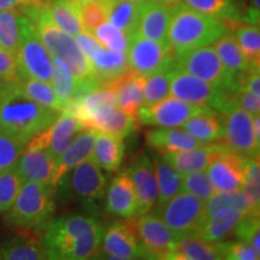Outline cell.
<instances>
[{"mask_svg":"<svg viewBox=\"0 0 260 260\" xmlns=\"http://www.w3.org/2000/svg\"><path fill=\"white\" fill-rule=\"evenodd\" d=\"M246 158L229 147L224 148L207 167V175L214 189L219 191L241 190L245 181Z\"/></svg>","mask_w":260,"mask_h":260,"instance_id":"9a60e30c","label":"cell"},{"mask_svg":"<svg viewBox=\"0 0 260 260\" xmlns=\"http://www.w3.org/2000/svg\"><path fill=\"white\" fill-rule=\"evenodd\" d=\"M220 252L223 259L229 260H258L260 259V251L255 249L248 242L233 241V242H220Z\"/></svg>","mask_w":260,"mask_h":260,"instance_id":"816d5d0a","label":"cell"},{"mask_svg":"<svg viewBox=\"0 0 260 260\" xmlns=\"http://www.w3.org/2000/svg\"><path fill=\"white\" fill-rule=\"evenodd\" d=\"M5 86V81L0 80V95H2V92H3V88H4Z\"/></svg>","mask_w":260,"mask_h":260,"instance_id":"6125c7cd","label":"cell"},{"mask_svg":"<svg viewBox=\"0 0 260 260\" xmlns=\"http://www.w3.org/2000/svg\"><path fill=\"white\" fill-rule=\"evenodd\" d=\"M30 2H31V5H35V6H45V5L50 4L51 0H30Z\"/></svg>","mask_w":260,"mask_h":260,"instance_id":"91938a15","label":"cell"},{"mask_svg":"<svg viewBox=\"0 0 260 260\" xmlns=\"http://www.w3.org/2000/svg\"><path fill=\"white\" fill-rule=\"evenodd\" d=\"M152 162H153L158 184L157 206H160L182 191L183 175L175 170L172 165L169 164L164 158L159 157V155H155Z\"/></svg>","mask_w":260,"mask_h":260,"instance_id":"d6a6232c","label":"cell"},{"mask_svg":"<svg viewBox=\"0 0 260 260\" xmlns=\"http://www.w3.org/2000/svg\"><path fill=\"white\" fill-rule=\"evenodd\" d=\"M16 58L19 73L50 82L53 58L41 42L32 22L23 12L21 17V40Z\"/></svg>","mask_w":260,"mask_h":260,"instance_id":"ba28073f","label":"cell"},{"mask_svg":"<svg viewBox=\"0 0 260 260\" xmlns=\"http://www.w3.org/2000/svg\"><path fill=\"white\" fill-rule=\"evenodd\" d=\"M106 212L121 218H132L138 213V198L128 170L113 178L106 195Z\"/></svg>","mask_w":260,"mask_h":260,"instance_id":"ffe728a7","label":"cell"},{"mask_svg":"<svg viewBox=\"0 0 260 260\" xmlns=\"http://www.w3.org/2000/svg\"><path fill=\"white\" fill-rule=\"evenodd\" d=\"M88 60L100 87L113 82L130 70L125 53L112 51L104 46L99 48Z\"/></svg>","mask_w":260,"mask_h":260,"instance_id":"4316f807","label":"cell"},{"mask_svg":"<svg viewBox=\"0 0 260 260\" xmlns=\"http://www.w3.org/2000/svg\"><path fill=\"white\" fill-rule=\"evenodd\" d=\"M16 83L34 102L39 103L42 106H46L48 109L56 110L58 112L63 111V105H61L59 99H58L57 94L50 82L34 79V77L18 73Z\"/></svg>","mask_w":260,"mask_h":260,"instance_id":"8d00e7d4","label":"cell"},{"mask_svg":"<svg viewBox=\"0 0 260 260\" xmlns=\"http://www.w3.org/2000/svg\"><path fill=\"white\" fill-rule=\"evenodd\" d=\"M92 34L99 40L104 47L110 48L112 51L122 52V53L126 52V48H128V37L122 30H119L118 28H116L115 25L109 23L107 21L100 24Z\"/></svg>","mask_w":260,"mask_h":260,"instance_id":"c3c4849f","label":"cell"},{"mask_svg":"<svg viewBox=\"0 0 260 260\" xmlns=\"http://www.w3.org/2000/svg\"><path fill=\"white\" fill-rule=\"evenodd\" d=\"M226 90L218 88L177 67L172 73L170 94L187 103L209 105L218 112L225 99Z\"/></svg>","mask_w":260,"mask_h":260,"instance_id":"4fadbf2b","label":"cell"},{"mask_svg":"<svg viewBox=\"0 0 260 260\" xmlns=\"http://www.w3.org/2000/svg\"><path fill=\"white\" fill-rule=\"evenodd\" d=\"M181 128L204 144H211L224 139V124L218 118V113L197 115L184 122Z\"/></svg>","mask_w":260,"mask_h":260,"instance_id":"836d02e7","label":"cell"},{"mask_svg":"<svg viewBox=\"0 0 260 260\" xmlns=\"http://www.w3.org/2000/svg\"><path fill=\"white\" fill-rule=\"evenodd\" d=\"M243 214L233 209H223L204 217L193 235L207 242H218L233 232Z\"/></svg>","mask_w":260,"mask_h":260,"instance_id":"484cf974","label":"cell"},{"mask_svg":"<svg viewBox=\"0 0 260 260\" xmlns=\"http://www.w3.org/2000/svg\"><path fill=\"white\" fill-rule=\"evenodd\" d=\"M0 259L41 260L47 259L41 241L30 237H15L0 242Z\"/></svg>","mask_w":260,"mask_h":260,"instance_id":"e575fe53","label":"cell"},{"mask_svg":"<svg viewBox=\"0 0 260 260\" xmlns=\"http://www.w3.org/2000/svg\"><path fill=\"white\" fill-rule=\"evenodd\" d=\"M54 190L48 184L25 181L8 210L6 222L24 232H45L56 211Z\"/></svg>","mask_w":260,"mask_h":260,"instance_id":"5b68a950","label":"cell"},{"mask_svg":"<svg viewBox=\"0 0 260 260\" xmlns=\"http://www.w3.org/2000/svg\"><path fill=\"white\" fill-rule=\"evenodd\" d=\"M81 130L82 129L76 117L67 111H61L48 128L39 133L29 142L46 148L58 159Z\"/></svg>","mask_w":260,"mask_h":260,"instance_id":"ac0fdd59","label":"cell"},{"mask_svg":"<svg viewBox=\"0 0 260 260\" xmlns=\"http://www.w3.org/2000/svg\"><path fill=\"white\" fill-rule=\"evenodd\" d=\"M229 30L225 22L200 14L182 3L172 6L169 28L172 54L213 45Z\"/></svg>","mask_w":260,"mask_h":260,"instance_id":"277c9868","label":"cell"},{"mask_svg":"<svg viewBox=\"0 0 260 260\" xmlns=\"http://www.w3.org/2000/svg\"><path fill=\"white\" fill-rule=\"evenodd\" d=\"M213 47L216 48L224 67L235 76H239V75H242L253 69L240 50L235 35L232 34L230 30L226 34H224L219 40L214 42Z\"/></svg>","mask_w":260,"mask_h":260,"instance_id":"d590c367","label":"cell"},{"mask_svg":"<svg viewBox=\"0 0 260 260\" xmlns=\"http://www.w3.org/2000/svg\"><path fill=\"white\" fill-rule=\"evenodd\" d=\"M124 144L118 136L96 132L92 159L106 172H113L121 167L124 158Z\"/></svg>","mask_w":260,"mask_h":260,"instance_id":"83f0119b","label":"cell"},{"mask_svg":"<svg viewBox=\"0 0 260 260\" xmlns=\"http://www.w3.org/2000/svg\"><path fill=\"white\" fill-rule=\"evenodd\" d=\"M58 186L65 188L73 200L93 206L105 195L106 177L99 165L92 158H88L67 172L58 182Z\"/></svg>","mask_w":260,"mask_h":260,"instance_id":"30bf717a","label":"cell"},{"mask_svg":"<svg viewBox=\"0 0 260 260\" xmlns=\"http://www.w3.org/2000/svg\"><path fill=\"white\" fill-rule=\"evenodd\" d=\"M22 10L0 11V47L16 56L21 40Z\"/></svg>","mask_w":260,"mask_h":260,"instance_id":"60d3db41","label":"cell"},{"mask_svg":"<svg viewBox=\"0 0 260 260\" xmlns=\"http://www.w3.org/2000/svg\"><path fill=\"white\" fill-rule=\"evenodd\" d=\"M30 5V0H0V11L2 10H22Z\"/></svg>","mask_w":260,"mask_h":260,"instance_id":"6f0895ef","label":"cell"},{"mask_svg":"<svg viewBox=\"0 0 260 260\" xmlns=\"http://www.w3.org/2000/svg\"><path fill=\"white\" fill-rule=\"evenodd\" d=\"M98 255L107 259H145L141 246L128 222L117 220L104 232ZM96 255V256H98Z\"/></svg>","mask_w":260,"mask_h":260,"instance_id":"2e32d148","label":"cell"},{"mask_svg":"<svg viewBox=\"0 0 260 260\" xmlns=\"http://www.w3.org/2000/svg\"><path fill=\"white\" fill-rule=\"evenodd\" d=\"M146 77L128 70L122 76L105 84L116 92L117 107L123 112L138 117L139 110L144 106V88Z\"/></svg>","mask_w":260,"mask_h":260,"instance_id":"cb8c5ba5","label":"cell"},{"mask_svg":"<svg viewBox=\"0 0 260 260\" xmlns=\"http://www.w3.org/2000/svg\"><path fill=\"white\" fill-rule=\"evenodd\" d=\"M249 205L255 212L260 211V165L259 157L246 158L245 181L242 189Z\"/></svg>","mask_w":260,"mask_h":260,"instance_id":"f6af8a7d","label":"cell"},{"mask_svg":"<svg viewBox=\"0 0 260 260\" xmlns=\"http://www.w3.org/2000/svg\"><path fill=\"white\" fill-rule=\"evenodd\" d=\"M47 11L53 23L71 37L83 30L77 8L73 3L68 0H51L47 5Z\"/></svg>","mask_w":260,"mask_h":260,"instance_id":"ab89813d","label":"cell"},{"mask_svg":"<svg viewBox=\"0 0 260 260\" xmlns=\"http://www.w3.org/2000/svg\"><path fill=\"white\" fill-rule=\"evenodd\" d=\"M76 8L83 30L93 32L100 24L107 21L105 0H90L77 5Z\"/></svg>","mask_w":260,"mask_h":260,"instance_id":"bcb514c9","label":"cell"},{"mask_svg":"<svg viewBox=\"0 0 260 260\" xmlns=\"http://www.w3.org/2000/svg\"><path fill=\"white\" fill-rule=\"evenodd\" d=\"M68 2H70V3H73L74 5H80V4H83V3H86V2H90V0H68Z\"/></svg>","mask_w":260,"mask_h":260,"instance_id":"94428289","label":"cell"},{"mask_svg":"<svg viewBox=\"0 0 260 260\" xmlns=\"http://www.w3.org/2000/svg\"><path fill=\"white\" fill-rule=\"evenodd\" d=\"M18 73V63L15 54L0 47V80L16 82Z\"/></svg>","mask_w":260,"mask_h":260,"instance_id":"db71d44e","label":"cell"},{"mask_svg":"<svg viewBox=\"0 0 260 260\" xmlns=\"http://www.w3.org/2000/svg\"><path fill=\"white\" fill-rule=\"evenodd\" d=\"M74 39L75 41H76L77 46H79L81 52H82L88 59L98 50H99V48L103 47V45L100 44L99 40L94 37L92 32H88L86 30L80 31L79 34L75 35Z\"/></svg>","mask_w":260,"mask_h":260,"instance_id":"11a10c76","label":"cell"},{"mask_svg":"<svg viewBox=\"0 0 260 260\" xmlns=\"http://www.w3.org/2000/svg\"><path fill=\"white\" fill-rule=\"evenodd\" d=\"M24 147V144L0 130V171L15 165Z\"/></svg>","mask_w":260,"mask_h":260,"instance_id":"f907efd6","label":"cell"},{"mask_svg":"<svg viewBox=\"0 0 260 260\" xmlns=\"http://www.w3.org/2000/svg\"><path fill=\"white\" fill-rule=\"evenodd\" d=\"M23 183L16 165L0 171V213L8 212Z\"/></svg>","mask_w":260,"mask_h":260,"instance_id":"ee69618b","label":"cell"},{"mask_svg":"<svg viewBox=\"0 0 260 260\" xmlns=\"http://www.w3.org/2000/svg\"><path fill=\"white\" fill-rule=\"evenodd\" d=\"M181 3L200 14L225 22L229 29L242 23L235 0H181Z\"/></svg>","mask_w":260,"mask_h":260,"instance_id":"4dcf8cb0","label":"cell"},{"mask_svg":"<svg viewBox=\"0 0 260 260\" xmlns=\"http://www.w3.org/2000/svg\"><path fill=\"white\" fill-rule=\"evenodd\" d=\"M52 73H51V86L53 87L58 99L63 105V111L67 105L76 99V83L74 76L68 67V64L59 58L52 57Z\"/></svg>","mask_w":260,"mask_h":260,"instance_id":"74e56055","label":"cell"},{"mask_svg":"<svg viewBox=\"0 0 260 260\" xmlns=\"http://www.w3.org/2000/svg\"><path fill=\"white\" fill-rule=\"evenodd\" d=\"M172 6L161 4L154 0L142 3L138 32L144 38L169 44V28H170Z\"/></svg>","mask_w":260,"mask_h":260,"instance_id":"44dd1931","label":"cell"},{"mask_svg":"<svg viewBox=\"0 0 260 260\" xmlns=\"http://www.w3.org/2000/svg\"><path fill=\"white\" fill-rule=\"evenodd\" d=\"M104 226L94 217L68 214L52 219L41 239L47 259L87 260L96 258Z\"/></svg>","mask_w":260,"mask_h":260,"instance_id":"6da1fadb","label":"cell"},{"mask_svg":"<svg viewBox=\"0 0 260 260\" xmlns=\"http://www.w3.org/2000/svg\"><path fill=\"white\" fill-rule=\"evenodd\" d=\"M22 12L32 22L39 38L51 56L68 64L76 83L77 98L99 88L100 83L93 73L88 58L81 52L74 37L53 23L48 15L47 5H30L22 9Z\"/></svg>","mask_w":260,"mask_h":260,"instance_id":"7a4b0ae2","label":"cell"},{"mask_svg":"<svg viewBox=\"0 0 260 260\" xmlns=\"http://www.w3.org/2000/svg\"><path fill=\"white\" fill-rule=\"evenodd\" d=\"M260 22V0H251L249 6L242 16V23L259 25Z\"/></svg>","mask_w":260,"mask_h":260,"instance_id":"9f6ffc18","label":"cell"},{"mask_svg":"<svg viewBox=\"0 0 260 260\" xmlns=\"http://www.w3.org/2000/svg\"><path fill=\"white\" fill-rule=\"evenodd\" d=\"M229 104L232 107H239L252 116L260 115V98L242 89H233L230 92Z\"/></svg>","mask_w":260,"mask_h":260,"instance_id":"f5cc1de1","label":"cell"},{"mask_svg":"<svg viewBox=\"0 0 260 260\" xmlns=\"http://www.w3.org/2000/svg\"><path fill=\"white\" fill-rule=\"evenodd\" d=\"M152 213L167 224L175 237L180 240L193 235L204 219L205 201L188 191H180L165 204L155 207Z\"/></svg>","mask_w":260,"mask_h":260,"instance_id":"52a82bcc","label":"cell"},{"mask_svg":"<svg viewBox=\"0 0 260 260\" xmlns=\"http://www.w3.org/2000/svg\"><path fill=\"white\" fill-rule=\"evenodd\" d=\"M95 134L96 132L94 130H81L68 146V148L59 155V158L57 159V170L54 175V188L67 172H69L81 161L92 158Z\"/></svg>","mask_w":260,"mask_h":260,"instance_id":"d4e9b609","label":"cell"},{"mask_svg":"<svg viewBox=\"0 0 260 260\" xmlns=\"http://www.w3.org/2000/svg\"><path fill=\"white\" fill-rule=\"evenodd\" d=\"M129 2H134V3H144V2H147V0H129Z\"/></svg>","mask_w":260,"mask_h":260,"instance_id":"be15d7a7","label":"cell"},{"mask_svg":"<svg viewBox=\"0 0 260 260\" xmlns=\"http://www.w3.org/2000/svg\"><path fill=\"white\" fill-rule=\"evenodd\" d=\"M182 191H188L206 203L216 193V189H214L206 170H200L183 175Z\"/></svg>","mask_w":260,"mask_h":260,"instance_id":"7dc6e473","label":"cell"},{"mask_svg":"<svg viewBox=\"0 0 260 260\" xmlns=\"http://www.w3.org/2000/svg\"><path fill=\"white\" fill-rule=\"evenodd\" d=\"M223 115L224 139L228 147L245 158L259 157V147L252 125V115L233 107Z\"/></svg>","mask_w":260,"mask_h":260,"instance_id":"5bb4252c","label":"cell"},{"mask_svg":"<svg viewBox=\"0 0 260 260\" xmlns=\"http://www.w3.org/2000/svg\"><path fill=\"white\" fill-rule=\"evenodd\" d=\"M135 233L145 259L169 260L178 240L162 220L153 213H144L128 218Z\"/></svg>","mask_w":260,"mask_h":260,"instance_id":"9c48e42d","label":"cell"},{"mask_svg":"<svg viewBox=\"0 0 260 260\" xmlns=\"http://www.w3.org/2000/svg\"><path fill=\"white\" fill-rule=\"evenodd\" d=\"M125 57L129 69L144 77L176 65L170 45L144 38L138 31L128 38Z\"/></svg>","mask_w":260,"mask_h":260,"instance_id":"8fae6325","label":"cell"},{"mask_svg":"<svg viewBox=\"0 0 260 260\" xmlns=\"http://www.w3.org/2000/svg\"><path fill=\"white\" fill-rule=\"evenodd\" d=\"M15 165L24 182H39L54 188L57 159L46 148L28 142Z\"/></svg>","mask_w":260,"mask_h":260,"instance_id":"e0dca14e","label":"cell"},{"mask_svg":"<svg viewBox=\"0 0 260 260\" xmlns=\"http://www.w3.org/2000/svg\"><path fill=\"white\" fill-rule=\"evenodd\" d=\"M146 142L159 153L188 151L206 145L180 126H159L145 133Z\"/></svg>","mask_w":260,"mask_h":260,"instance_id":"603a6c76","label":"cell"},{"mask_svg":"<svg viewBox=\"0 0 260 260\" xmlns=\"http://www.w3.org/2000/svg\"><path fill=\"white\" fill-rule=\"evenodd\" d=\"M154 2L161 3V4H165L169 6H174V5L178 4V3H181V0H154Z\"/></svg>","mask_w":260,"mask_h":260,"instance_id":"680465c9","label":"cell"},{"mask_svg":"<svg viewBox=\"0 0 260 260\" xmlns=\"http://www.w3.org/2000/svg\"><path fill=\"white\" fill-rule=\"evenodd\" d=\"M226 147L225 142L222 144V142L217 141L193 149H188V151L162 153V158L181 175H187L189 172L206 170L214 157Z\"/></svg>","mask_w":260,"mask_h":260,"instance_id":"7402d4cb","label":"cell"},{"mask_svg":"<svg viewBox=\"0 0 260 260\" xmlns=\"http://www.w3.org/2000/svg\"><path fill=\"white\" fill-rule=\"evenodd\" d=\"M223 259L218 242H207L195 235L178 240L169 260H216Z\"/></svg>","mask_w":260,"mask_h":260,"instance_id":"f1b7e54d","label":"cell"},{"mask_svg":"<svg viewBox=\"0 0 260 260\" xmlns=\"http://www.w3.org/2000/svg\"><path fill=\"white\" fill-rule=\"evenodd\" d=\"M259 214H247L234 228V234L239 240L248 242L255 249L260 251V223Z\"/></svg>","mask_w":260,"mask_h":260,"instance_id":"681fc988","label":"cell"},{"mask_svg":"<svg viewBox=\"0 0 260 260\" xmlns=\"http://www.w3.org/2000/svg\"><path fill=\"white\" fill-rule=\"evenodd\" d=\"M223 209L236 210L241 212L243 216H247V214H259V212H255L252 209L242 190H216V193L205 203V217L211 216V214Z\"/></svg>","mask_w":260,"mask_h":260,"instance_id":"f35d334b","label":"cell"},{"mask_svg":"<svg viewBox=\"0 0 260 260\" xmlns=\"http://www.w3.org/2000/svg\"><path fill=\"white\" fill-rule=\"evenodd\" d=\"M242 54L252 68H260V30L259 25L239 23L233 28Z\"/></svg>","mask_w":260,"mask_h":260,"instance_id":"b9f144b4","label":"cell"},{"mask_svg":"<svg viewBox=\"0 0 260 260\" xmlns=\"http://www.w3.org/2000/svg\"><path fill=\"white\" fill-rule=\"evenodd\" d=\"M139 125L140 123L138 117L123 112L118 107H115L111 111L96 118L90 124L89 130L106 133V134H111L124 139L132 133H134L139 128Z\"/></svg>","mask_w":260,"mask_h":260,"instance_id":"1f68e13d","label":"cell"},{"mask_svg":"<svg viewBox=\"0 0 260 260\" xmlns=\"http://www.w3.org/2000/svg\"><path fill=\"white\" fill-rule=\"evenodd\" d=\"M107 22L122 30L126 37L138 31L142 3L129 0H105Z\"/></svg>","mask_w":260,"mask_h":260,"instance_id":"f546056e","label":"cell"},{"mask_svg":"<svg viewBox=\"0 0 260 260\" xmlns=\"http://www.w3.org/2000/svg\"><path fill=\"white\" fill-rule=\"evenodd\" d=\"M175 68H176V65L164 68V69L155 71V73L146 77L144 88V106L153 105V104L160 102L170 94L171 76Z\"/></svg>","mask_w":260,"mask_h":260,"instance_id":"7bdbcfd3","label":"cell"},{"mask_svg":"<svg viewBox=\"0 0 260 260\" xmlns=\"http://www.w3.org/2000/svg\"><path fill=\"white\" fill-rule=\"evenodd\" d=\"M180 69L222 89H237V76L224 67L213 45L174 54Z\"/></svg>","mask_w":260,"mask_h":260,"instance_id":"8992f818","label":"cell"},{"mask_svg":"<svg viewBox=\"0 0 260 260\" xmlns=\"http://www.w3.org/2000/svg\"><path fill=\"white\" fill-rule=\"evenodd\" d=\"M138 198V213H147L154 207L158 199V184L153 162L148 155L141 154L128 169Z\"/></svg>","mask_w":260,"mask_h":260,"instance_id":"d6986e66","label":"cell"},{"mask_svg":"<svg viewBox=\"0 0 260 260\" xmlns=\"http://www.w3.org/2000/svg\"><path fill=\"white\" fill-rule=\"evenodd\" d=\"M203 113L218 112L209 105L187 103L171 95L153 105L142 106L138 112V119L142 125L181 126L191 117Z\"/></svg>","mask_w":260,"mask_h":260,"instance_id":"7c38bea8","label":"cell"},{"mask_svg":"<svg viewBox=\"0 0 260 260\" xmlns=\"http://www.w3.org/2000/svg\"><path fill=\"white\" fill-rule=\"evenodd\" d=\"M59 112L29 98L16 82H5L0 95V130L27 145L48 128Z\"/></svg>","mask_w":260,"mask_h":260,"instance_id":"3957f363","label":"cell"}]
</instances>
